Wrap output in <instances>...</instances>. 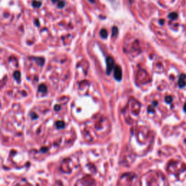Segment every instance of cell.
<instances>
[{
    "instance_id": "obj_1",
    "label": "cell",
    "mask_w": 186,
    "mask_h": 186,
    "mask_svg": "<svg viewBox=\"0 0 186 186\" xmlns=\"http://www.w3.org/2000/svg\"><path fill=\"white\" fill-rule=\"evenodd\" d=\"M106 63H107V74H109L111 70L113 68L114 65V61L112 58L108 57L106 59Z\"/></svg>"
},
{
    "instance_id": "obj_2",
    "label": "cell",
    "mask_w": 186,
    "mask_h": 186,
    "mask_svg": "<svg viewBox=\"0 0 186 186\" xmlns=\"http://www.w3.org/2000/svg\"><path fill=\"white\" fill-rule=\"evenodd\" d=\"M114 76L115 79H117L118 81H120L122 78V69L119 66H116L115 68V71H114Z\"/></svg>"
},
{
    "instance_id": "obj_3",
    "label": "cell",
    "mask_w": 186,
    "mask_h": 186,
    "mask_svg": "<svg viewBox=\"0 0 186 186\" xmlns=\"http://www.w3.org/2000/svg\"><path fill=\"white\" fill-rule=\"evenodd\" d=\"M100 37H102V38H106L107 37H108V31L105 30V29H102L101 31H100Z\"/></svg>"
},
{
    "instance_id": "obj_4",
    "label": "cell",
    "mask_w": 186,
    "mask_h": 186,
    "mask_svg": "<svg viewBox=\"0 0 186 186\" xmlns=\"http://www.w3.org/2000/svg\"><path fill=\"white\" fill-rule=\"evenodd\" d=\"M32 5H33L34 7L38 8V7H39L41 6V3L40 1H34L33 3H32Z\"/></svg>"
},
{
    "instance_id": "obj_5",
    "label": "cell",
    "mask_w": 186,
    "mask_h": 186,
    "mask_svg": "<svg viewBox=\"0 0 186 186\" xmlns=\"http://www.w3.org/2000/svg\"><path fill=\"white\" fill-rule=\"evenodd\" d=\"M169 18L172 20H174L177 18V14L176 12H172L169 15Z\"/></svg>"
},
{
    "instance_id": "obj_6",
    "label": "cell",
    "mask_w": 186,
    "mask_h": 186,
    "mask_svg": "<svg viewBox=\"0 0 186 186\" xmlns=\"http://www.w3.org/2000/svg\"><path fill=\"white\" fill-rule=\"evenodd\" d=\"M39 91H41L42 92H46V90H47V89H46V87H45V86L44 85H40L39 86Z\"/></svg>"
},
{
    "instance_id": "obj_7",
    "label": "cell",
    "mask_w": 186,
    "mask_h": 186,
    "mask_svg": "<svg viewBox=\"0 0 186 186\" xmlns=\"http://www.w3.org/2000/svg\"><path fill=\"white\" fill-rule=\"evenodd\" d=\"M58 6L59 7H61V8H62V7H63L65 6V2H64L63 1L59 0V1H58Z\"/></svg>"
},
{
    "instance_id": "obj_8",
    "label": "cell",
    "mask_w": 186,
    "mask_h": 186,
    "mask_svg": "<svg viewBox=\"0 0 186 186\" xmlns=\"http://www.w3.org/2000/svg\"><path fill=\"white\" fill-rule=\"evenodd\" d=\"M56 126H57L58 128H63L64 126H65V124H64V123H63L62 122H58L56 124Z\"/></svg>"
},
{
    "instance_id": "obj_9",
    "label": "cell",
    "mask_w": 186,
    "mask_h": 186,
    "mask_svg": "<svg viewBox=\"0 0 186 186\" xmlns=\"http://www.w3.org/2000/svg\"><path fill=\"white\" fill-rule=\"evenodd\" d=\"M14 77L18 80V78L19 79V80H20V78H21V76H20V72H18V71H17V72H15V74H14Z\"/></svg>"
},
{
    "instance_id": "obj_10",
    "label": "cell",
    "mask_w": 186,
    "mask_h": 186,
    "mask_svg": "<svg viewBox=\"0 0 186 186\" xmlns=\"http://www.w3.org/2000/svg\"><path fill=\"white\" fill-rule=\"evenodd\" d=\"M116 31H117V28L114 27V28H113V36H115V34H116Z\"/></svg>"
},
{
    "instance_id": "obj_11",
    "label": "cell",
    "mask_w": 186,
    "mask_h": 186,
    "mask_svg": "<svg viewBox=\"0 0 186 186\" xmlns=\"http://www.w3.org/2000/svg\"><path fill=\"white\" fill-rule=\"evenodd\" d=\"M90 2H92V3H94L95 2V0H89Z\"/></svg>"
}]
</instances>
